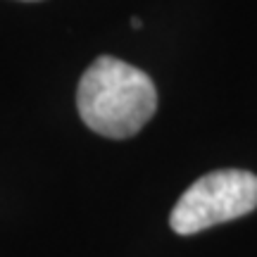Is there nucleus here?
Returning a JSON list of instances; mask_svg holds the SVG:
<instances>
[{"mask_svg": "<svg viewBox=\"0 0 257 257\" xmlns=\"http://www.w3.org/2000/svg\"><path fill=\"white\" fill-rule=\"evenodd\" d=\"M76 110L86 126L105 138H131L157 110V88L143 69L102 55L83 72Z\"/></svg>", "mask_w": 257, "mask_h": 257, "instance_id": "1", "label": "nucleus"}, {"mask_svg": "<svg viewBox=\"0 0 257 257\" xmlns=\"http://www.w3.org/2000/svg\"><path fill=\"white\" fill-rule=\"evenodd\" d=\"M252 210H257V176L248 169H217L188 186L169 214V226L179 236H193Z\"/></svg>", "mask_w": 257, "mask_h": 257, "instance_id": "2", "label": "nucleus"}, {"mask_svg": "<svg viewBox=\"0 0 257 257\" xmlns=\"http://www.w3.org/2000/svg\"><path fill=\"white\" fill-rule=\"evenodd\" d=\"M131 27H141V19H138V17H134V19H131Z\"/></svg>", "mask_w": 257, "mask_h": 257, "instance_id": "3", "label": "nucleus"}]
</instances>
